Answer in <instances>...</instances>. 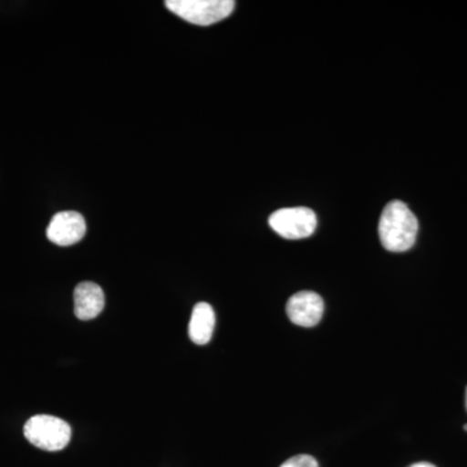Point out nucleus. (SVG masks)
Wrapping results in <instances>:
<instances>
[{
  "mask_svg": "<svg viewBox=\"0 0 467 467\" xmlns=\"http://www.w3.org/2000/svg\"><path fill=\"white\" fill-rule=\"evenodd\" d=\"M104 292L99 285L82 282L75 290V315L81 321H90L103 312Z\"/></svg>",
  "mask_w": 467,
  "mask_h": 467,
  "instance_id": "nucleus-7",
  "label": "nucleus"
},
{
  "mask_svg": "<svg viewBox=\"0 0 467 467\" xmlns=\"http://www.w3.org/2000/svg\"><path fill=\"white\" fill-rule=\"evenodd\" d=\"M380 242L389 252H405L410 250L416 243L418 220L416 214L405 202L395 201L389 202L383 209L379 220Z\"/></svg>",
  "mask_w": 467,
  "mask_h": 467,
  "instance_id": "nucleus-1",
  "label": "nucleus"
},
{
  "mask_svg": "<svg viewBox=\"0 0 467 467\" xmlns=\"http://www.w3.org/2000/svg\"><path fill=\"white\" fill-rule=\"evenodd\" d=\"M85 234L86 221L78 212H60L52 217L47 227L48 241L61 247H67L82 241Z\"/></svg>",
  "mask_w": 467,
  "mask_h": 467,
  "instance_id": "nucleus-6",
  "label": "nucleus"
},
{
  "mask_svg": "<svg viewBox=\"0 0 467 467\" xmlns=\"http://www.w3.org/2000/svg\"><path fill=\"white\" fill-rule=\"evenodd\" d=\"M216 326V315L208 303L196 304L189 325V337L198 346L211 342Z\"/></svg>",
  "mask_w": 467,
  "mask_h": 467,
  "instance_id": "nucleus-8",
  "label": "nucleus"
},
{
  "mask_svg": "<svg viewBox=\"0 0 467 467\" xmlns=\"http://www.w3.org/2000/svg\"><path fill=\"white\" fill-rule=\"evenodd\" d=\"M269 225L282 238L296 241L308 238L316 232L317 216L306 207L284 208L270 216Z\"/></svg>",
  "mask_w": 467,
  "mask_h": 467,
  "instance_id": "nucleus-4",
  "label": "nucleus"
},
{
  "mask_svg": "<svg viewBox=\"0 0 467 467\" xmlns=\"http://www.w3.org/2000/svg\"><path fill=\"white\" fill-rule=\"evenodd\" d=\"M463 429H465V430H466V431H467V425L463 426Z\"/></svg>",
  "mask_w": 467,
  "mask_h": 467,
  "instance_id": "nucleus-12",
  "label": "nucleus"
},
{
  "mask_svg": "<svg viewBox=\"0 0 467 467\" xmlns=\"http://www.w3.org/2000/svg\"><path fill=\"white\" fill-rule=\"evenodd\" d=\"M281 467H318V462L315 457L308 456V454H299V456L285 461Z\"/></svg>",
  "mask_w": 467,
  "mask_h": 467,
  "instance_id": "nucleus-9",
  "label": "nucleus"
},
{
  "mask_svg": "<svg viewBox=\"0 0 467 467\" xmlns=\"http://www.w3.org/2000/svg\"><path fill=\"white\" fill-rule=\"evenodd\" d=\"M165 5L169 11L189 23L208 26L229 17L235 8V2L233 0H168Z\"/></svg>",
  "mask_w": 467,
  "mask_h": 467,
  "instance_id": "nucleus-3",
  "label": "nucleus"
},
{
  "mask_svg": "<svg viewBox=\"0 0 467 467\" xmlns=\"http://www.w3.org/2000/svg\"><path fill=\"white\" fill-rule=\"evenodd\" d=\"M26 441L39 450L57 451L64 450L72 438V429L66 420L47 414L34 416L24 426Z\"/></svg>",
  "mask_w": 467,
  "mask_h": 467,
  "instance_id": "nucleus-2",
  "label": "nucleus"
},
{
  "mask_svg": "<svg viewBox=\"0 0 467 467\" xmlns=\"http://www.w3.org/2000/svg\"><path fill=\"white\" fill-rule=\"evenodd\" d=\"M324 300L312 291L297 292L290 297L285 306L292 324L301 327H315L318 325L324 316Z\"/></svg>",
  "mask_w": 467,
  "mask_h": 467,
  "instance_id": "nucleus-5",
  "label": "nucleus"
},
{
  "mask_svg": "<svg viewBox=\"0 0 467 467\" xmlns=\"http://www.w3.org/2000/svg\"><path fill=\"white\" fill-rule=\"evenodd\" d=\"M466 409H467V389H466Z\"/></svg>",
  "mask_w": 467,
  "mask_h": 467,
  "instance_id": "nucleus-11",
  "label": "nucleus"
},
{
  "mask_svg": "<svg viewBox=\"0 0 467 467\" xmlns=\"http://www.w3.org/2000/svg\"><path fill=\"white\" fill-rule=\"evenodd\" d=\"M410 467H436L432 465V463L429 462H420V463H414V465H411Z\"/></svg>",
  "mask_w": 467,
  "mask_h": 467,
  "instance_id": "nucleus-10",
  "label": "nucleus"
}]
</instances>
